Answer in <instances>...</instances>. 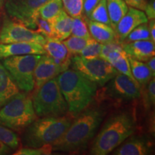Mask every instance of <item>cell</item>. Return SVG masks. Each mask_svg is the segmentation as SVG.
<instances>
[{"instance_id":"6da1fadb","label":"cell","mask_w":155,"mask_h":155,"mask_svg":"<svg viewBox=\"0 0 155 155\" xmlns=\"http://www.w3.org/2000/svg\"><path fill=\"white\" fill-rule=\"evenodd\" d=\"M104 112L99 108H86L75 116L65 132L52 144L55 152H75L86 148L101 123Z\"/></svg>"},{"instance_id":"7a4b0ae2","label":"cell","mask_w":155,"mask_h":155,"mask_svg":"<svg viewBox=\"0 0 155 155\" xmlns=\"http://www.w3.org/2000/svg\"><path fill=\"white\" fill-rule=\"evenodd\" d=\"M56 80L67 103L68 114L73 117L87 108L96 94V83L75 70H65Z\"/></svg>"},{"instance_id":"3957f363","label":"cell","mask_w":155,"mask_h":155,"mask_svg":"<svg viewBox=\"0 0 155 155\" xmlns=\"http://www.w3.org/2000/svg\"><path fill=\"white\" fill-rule=\"evenodd\" d=\"M136 130L135 119L129 111H120L107 119L93 142L91 154L106 155L113 152Z\"/></svg>"},{"instance_id":"277c9868","label":"cell","mask_w":155,"mask_h":155,"mask_svg":"<svg viewBox=\"0 0 155 155\" xmlns=\"http://www.w3.org/2000/svg\"><path fill=\"white\" fill-rule=\"evenodd\" d=\"M72 117L71 115H64L35 119L24 130L22 144L30 148L52 144L65 132L73 121Z\"/></svg>"},{"instance_id":"5b68a950","label":"cell","mask_w":155,"mask_h":155,"mask_svg":"<svg viewBox=\"0 0 155 155\" xmlns=\"http://www.w3.org/2000/svg\"><path fill=\"white\" fill-rule=\"evenodd\" d=\"M28 94L19 92L0 108V125L21 132L38 119Z\"/></svg>"},{"instance_id":"8992f818","label":"cell","mask_w":155,"mask_h":155,"mask_svg":"<svg viewBox=\"0 0 155 155\" xmlns=\"http://www.w3.org/2000/svg\"><path fill=\"white\" fill-rule=\"evenodd\" d=\"M35 112L39 117L61 116L68 113V105L56 77L34 91L32 96Z\"/></svg>"},{"instance_id":"52a82bcc","label":"cell","mask_w":155,"mask_h":155,"mask_svg":"<svg viewBox=\"0 0 155 155\" xmlns=\"http://www.w3.org/2000/svg\"><path fill=\"white\" fill-rule=\"evenodd\" d=\"M42 55H15L2 59V65L22 91L30 93L34 90V72Z\"/></svg>"},{"instance_id":"ba28073f","label":"cell","mask_w":155,"mask_h":155,"mask_svg":"<svg viewBox=\"0 0 155 155\" xmlns=\"http://www.w3.org/2000/svg\"><path fill=\"white\" fill-rule=\"evenodd\" d=\"M70 66L99 86H105L118 73L111 64L101 58L88 59L74 55L71 57Z\"/></svg>"},{"instance_id":"9c48e42d","label":"cell","mask_w":155,"mask_h":155,"mask_svg":"<svg viewBox=\"0 0 155 155\" xmlns=\"http://www.w3.org/2000/svg\"><path fill=\"white\" fill-rule=\"evenodd\" d=\"M49 0H6L5 8L10 18L27 28H37L39 9Z\"/></svg>"},{"instance_id":"30bf717a","label":"cell","mask_w":155,"mask_h":155,"mask_svg":"<svg viewBox=\"0 0 155 155\" xmlns=\"http://www.w3.org/2000/svg\"><path fill=\"white\" fill-rule=\"evenodd\" d=\"M45 38L9 17H5L0 28V43L36 42L43 45Z\"/></svg>"},{"instance_id":"8fae6325","label":"cell","mask_w":155,"mask_h":155,"mask_svg":"<svg viewBox=\"0 0 155 155\" xmlns=\"http://www.w3.org/2000/svg\"><path fill=\"white\" fill-rule=\"evenodd\" d=\"M106 85L105 95L113 100L128 101L137 99L141 96V87L139 83L119 72Z\"/></svg>"},{"instance_id":"7c38bea8","label":"cell","mask_w":155,"mask_h":155,"mask_svg":"<svg viewBox=\"0 0 155 155\" xmlns=\"http://www.w3.org/2000/svg\"><path fill=\"white\" fill-rule=\"evenodd\" d=\"M65 70L66 69L64 68L61 65L55 63L53 58L47 54L42 55L35 69V91L48 81L57 77L60 73L65 71Z\"/></svg>"},{"instance_id":"4fadbf2b","label":"cell","mask_w":155,"mask_h":155,"mask_svg":"<svg viewBox=\"0 0 155 155\" xmlns=\"http://www.w3.org/2000/svg\"><path fill=\"white\" fill-rule=\"evenodd\" d=\"M148 20L144 11L129 7L127 13L121 17L114 28L118 42L121 44L129 32L139 25L148 22Z\"/></svg>"},{"instance_id":"5bb4252c","label":"cell","mask_w":155,"mask_h":155,"mask_svg":"<svg viewBox=\"0 0 155 155\" xmlns=\"http://www.w3.org/2000/svg\"><path fill=\"white\" fill-rule=\"evenodd\" d=\"M44 55L46 54L42 45L36 42H12L0 43V60L15 55Z\"/></svg>"},{"instance_id":"9a60e30c","label":"cell","mask_w":155,"mask_h":155,"mask_svg":"<svg viewBox=\"0 0 155 155\" xmlns=\"http://www.w3.org/2000/svg\"><path fill=\"white\" fill-rule=\"evenodd\" d=\"M121 45L128 57L137 61L146 62L155 55V42L150 40H138Z\"/></svg>"},{"instance_id":"2e32d148","label":"cell","mask_w":155,"mask_h":155,"mask_svg":"<svg viewBox=\"0 0 155 155\" xmlns=\"http://www.w3.org/2000/svg\"><path fill=\"white\" fill-rule=\"evenodd\" d=\"M42 47L46 54L53 58L55 63L61 65L66 70L69 68L71 56L69 55L66 47L61 40L55 38H46Z\"/></svg>"},{"instance_id":"e0dca14e","label":"cell","mask_w":155,"mask_h":155,"mask_svg":"<svg viewBox=\"0 0 155 155\" xmlns=\"http://www.w3.org/2000/svg\"><path fill=\"white\" fill-rule=\"evenodd\" d=\"M114 155H146L151 152L150 146L144 137L127 138L113 151Z\"/></svg>"},{"instance_id":"ac0fdd59","label":"cell","mask_w":155,"mask_h":155,"mask_svg":"<svg viewBox=\"0 0 155 155\" xmlns=\"http://www.w3.org/2000/svg\"><path fill=\"white\" fill-rule=\"evenodd\" d=\"M83 18L88 26L91 37L97 42L101 44L119 42L115 30L111 26L101 22L92 21L86 17H83Z\"/></svg>"},{"instance_id":"d6986e66","label":"cell","mask_w":155,"mask_h":155,"mask_svg":"<svg viewBox=\"0 0 155 155\" xmlns=\"http://www.w3.org/2000/svg\"><path fill=\"white\" fill-rule=\"evenodd\" d=\"M19 92V89L7 69L0 63V108Z\"/></svg>"},{"instance_id":"ffe728a7","label":"cell","mask_w":155,"mask_h":155,"mask_svg":"<svg viewBox=\"0 0 155 155\" xmlns=\"http://www.w3.org/2000/svg\"><path fill=\"white\" fill-rule=\"evenodd\" d=\"M51 22L53 30V38L63 41L71 35L73 18L69 16L64 9Z\"/></svg>"},{"instance_id":"44dd1931","label":"cell","mask_w":155,"mask_h":155,"mask_svg":"<svg viewBox=\"0 0 155 155\" xmlns=\"http://www.w3.org/2000/svg\"><path fill=\"white\" fill-rule=\"evenodd\" d=\"M128 58L130 64L131 73L136 81L139 83L141 88L146 86L152 77H154L152 71L144 62L137 61L130 57H128Z\"/></svg>"},{"instance_id":"7402d4cb","label":"cell","mask_w":155,"mask_h":155,"mask_svg":"<svg viewBox=\"0 0 155 155\" xmlns=\"http://www.w3.org/2000/svg\"><path fill=\"white\" fill-rule=\"evenodd\" d=\"M106 4L111 25L114 30L119 21L127 13L129 6L124 0H106Z\"/></svg>"},{"instance_id":"603a6c76","label":"cell","mask_w":155,"mask_h":155,"mask_svg":"<svg viewBox=\"0 0 155 155\" xmlns=\"http://www.w3.org/2000/svg\"><path fill=\"white\" fill-rule=\"evenodd\" d=\"M63 9L62 0H49L39 9V17L52 21Z\"/></svg>"},{"instance_id":"cb8c5ba5","label":"cell","mask_w":155,"mask_h":155,"mask_svg":"<svg viewBox=\"0 0 155 155\" xmlns=\"http://www.w3.org/2000/svg\"><path fill=\"white\" fill-rule=\"evenodd\" d=\"M88 19L111 26L108 12L106 0H100L99 2L97 4V5L93 9Z\"/></svg>"},{"instance_id":"d4e9b609","label":"cell","mask_w":155,"mask_h":155,"mask_svg":"<svg viewBox=\"0 0 155 155\" xmlns=\"http://www.w3.org/2000/svg\"><path fill=\"white\" fill-rule=\"evenodd\" d=\"M89 39L70 35L65 40H63V43L66 47L69 55L72 57L74 55H78L80 53L81 50L86 45Z\"/></svg>"},{"instance_id":"484cf974","label":"cell","mask_w":155,"mask_h":155,"mask_svg":"<svg viewBox=\"0 0 155 155\" xmlns=\"http://www.w3.org/2000/svg\"><path fill=\"white\" fill-rule=\"evenodd\" d=\"M151 40V36L149 30L148 24L147 23H143V24L139 25L137 28L129 33V35L126 37L122 43H128L134 41H138V40Z\"/></svg>"},{"instance_id":"4316f807","label":"cell","mask_w":155,"mask_h":155,"mask_svg":"<svg viewBox=\"0 0 155 155\" xmlns=\"http://www.w3.org/2000/svg\"><path fill=\"white\" fill-rule=\"evenodd\" d=\"M0 141L11 150H16L19 147V139L14 131L5 126L0 125Z\"/></svg>"},{"instance_id":"83f0119b","label":"cell","mask_w":155,"mask_h":155,"mask_svg":"<svg viewBox=\"0 0 155 155\" xmlns=\"http://www.w3.org/2000/svg\"><path fill=\"white\" fill-rule=\"evenodd\" d=\"M141 96H142L143 104L146 109H150L155 104V78L149 81L146 86L141 88Z\"/></svg>"},{"instance_id":"f1b7e54d","label":"cell","mask_w":155,"mask_h":155,"mask_svg":"<svg viewBox=\"0 0 155 155\" xmlns=\"http://www.w3.org/2000/svg\"><path fill=\"white\" fill-rule=\"evenodd\" d=\"M102 45L103 44L97 42L94 38H91L88 40V42H87L85 48L81 50L78 55H80L85 58H88V59L99 58L101 51L102 49Z\"/></svg>"},{"instance_id":"f546056e","label":"cell","mask_w":155,"mask_h":155,"mask_svg":"<svg viewBox=\"0 0 155 155\" xmlns=\"http://www.w3.org/2000/svg\"><path fill=\"white\" fill-rule=\"evenodd\" d=\"M73 18V17H72ZM71 35L73 36L89 39L91 35L89 33L88 26L83 16L73 17L71 28Z\"/></svg>"},{"instance_id":"4dcf8cb0","label":"cell","mask_w":155,"mask_h":155,"mask_svg":"<svg viewBox=\"0 0 155 155\" xmlns=\"http://www.w3.org/2000/svg\"><path fill=\"white\" fill-rule=\"evenodd\" d=\"M111 65L119 73L127 75V76L130 78L131 80L137 82L133 76L132 73H131L129 58H128V56L125 53V52H124Z\"/></svg>"},{"instance_id":"1f68e13d","label":"cell","mask_w":155,"mask_h":155,"mask_svg":"<svg viewBox=\"0 0 155 155\" xmlns=\"http://www.w3.org/2000/svg\"><path fill=\"white\" fill-rule=\"evenodd\" d=\"M63 9L71 17L82 16L83 0H62Z\"/></svg>"},{"instance_id":"d6a6232c","label":"cell","mask_w":155,"mask_h":155,"mask_svg":"<svg viewBox=\"0 0 155 155\" xmlns=\"http://www.w3.org/2000/svg\"><path fill=\"white\" fill-rule=\"evenodd\" d=\"M53 152L51 144L45 145L43 147L38 148H30V147H24L21 148L14 153L15 155H45L50 154Z\"/></svg>"},{"instance_id":"836d02e7","label":"cell","mask_w":155,"mask_h":155,"mask_svg":"<svg viewBox=\"0 0 155 155\" xmlns=\"http://www.w3.org/2000/svg\"><path fill=\"white\" fill-rule=\"evenodd\" d=\"M37 32L41 34L45 38H53V30L52 22L39 17L37 21Z\"/></svg>"},{"instance_id":"e575fe53","label":"cell","mask_w":155,"mask_h":155,"mask_svg":"<svg viewBox=\"0 0 155 155\" xmlns=\"http://www.w3.org/2000/svg\"><path fill=\"white\" fill-rule=\"evenodd\" d=\"M100 0H83V13L86 18H88L94 7Z\"/></svg>"},{"instance_id":"d590c367","label":"cell","mask_w":155,"mask_h":155,"mask_svg":"<svg viewBox=\"0 0 155 155\" xmlns=\"http://www.w3.org/2000/svg\"><path fill=\"white\" fill-rule=\"evenodd\" d=\"M144 13L148 19L155 18V0H148L144 9Z\"/></svg>"},{"instance_id":"8d00e7d4","label":"cell","mask_w":155,"mask_h":155,"mask_svg":"<svg viewBox=\"0 0 155 155\" xmlns=\"http://www.w3.org/2000/svg\"><path fill=\"white\" fill-rule=\"evenodd\" d=\"M148 0H124L129 7L144 11Z\"/></svg>"},{"instance_id":"74e56055","label":"cell","mask_w":155,"mask_h":155,"mask_svg":"<svg viewBox=\"0 0 155 155\" xmlns=\"http://www.w3.org/2000/svg\"><path fill=\"white\" fill-rule=\"evenodd\" d=\"M149 30L151 36V40L152 42H155V20L154 19H150V22L148 24Z\"/></svg>"},{"instance_id":"f35d334b","label":"cell","mask_w":155,"mask_h":155,"mask_svg":"<svg viewBox=\"0 0 155 155\" xmlns=\"http://www.w3.org/2000/svg\"><path fill=\"white\" fill-rule=\"evenodd\" d=\"M145 63L147 64V65L148 66L149 68L150 69V71H152L153 75L154 76L155 75V58L154 56L150 58L148 61L145 62Z\"/></svg>"},{"instance_id":"ab89813d","label":"cell","mask_w":155,"mask_h":155,"mask_svg":"<svg viewBox=\"0 0 155 155\" xmlns=\"http://www.w3.org/2000/svg\"><path fill=\"white\" fill-rule=\"evenodd\" d=\"M11 151L12 150L9 147H7V145L0 141V155L8 154L11 152Z\"/></svg>"},{"instance_id":"60d3db41","label":"cell","mask_w":155,"mask_h":155,"mask_svg":"<svg viewBox=\"0 0 155 155\" xmlns=\"http://www.w3.org/2000/svg\"><path fill=\"white\" fill-rule=\"evenodd\" d=\"M3 2H4V0H0V5H2Z\"/></svg>"},{"instance_id":"b9f144b4","label":"cell","mask_w":155,"mask_h":155,"mask_svg":"<svg viewBox=\"0 0 155 155\" xmlns=\"http://www.w3.org/2000/svg\"><path fill=\"white\" fill-rule=\"evenodd\" d=\"M1 7H2V5H0V8H1Z\"/></svg>"}]
</instances>
